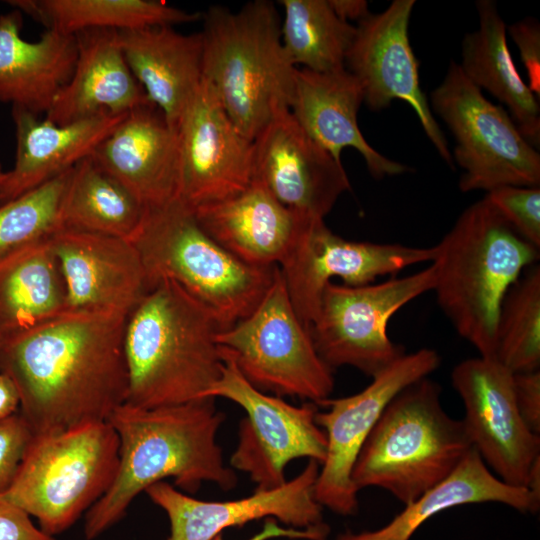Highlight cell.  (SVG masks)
Listing matches in <instances>:
<instances>
[{"mask_svg":"<svg viewBox=\"0 0 540 540\" xmlns=\"http://www.w3.org/2000/svg\"><path fill=\"white\" fill-rule=\"evenodd\" d=\"M126 319L66 311L0 341V373L14 381L34 435L106 422L126 402Z\"/></svg>","mask_w":540,"mask_h":540,"instance_id":"obj_1","label":"cell"},{"mask_svg":"<svg viewBox=\"0 0 540 540\" xmlns=\"http://www.w3.org/2000/svg\"><path fill=\"white\" fill-rule=\"evenodd\" d=\"M215 400L153 408L124 403L111 414L107 422L119 438L118 467L109 489L85 514L86 540L117 524L139 493L166 478L190 493L204 481L223 490L236 486L234 469L224 463L216 440L225 415Z\"/></svg>","mask_w":540,"mask_h":540,"instance_id":"obj_2","label":"cell"},{"mask_svg":"<svg viewBox=\"0 0 540 540\" xmlns=\"http://www.w3.org/2000/svg\"><path fill=\"white\" fill-rule=\"evenodd\" d=\"M216 314L171 280L157 282L128 314L125 403L153 408L205 397L221 377Z\"/></svg>","mask_w":540,"mask_h":540,"instance_id":"obj_3","label":"cell"},{"mask_svg":"<svg viewBox=\"0 0 540 540\" xmlns=\"http://www.w3.org/2000/svg\"><path fill=\"white\" fill-rule=\"evenodd\" d=\"M433 291L456 332L479 356L494 357L502 301L539 248L523 239L483 197L468 206L434 246Z\"/></svg>","mask_w":540,"mask_h":540,"instance_id":"obj_4","label":"cell"},{"mask_svg":"<svg viewBox=\"0 0 540 540\" xmlns=\"http://www.w3.org/2000/svg\"><path fill=\"white\" fill-rule=\"evenodd\" d=\"M203 77L237 129L250 141L290 110L297 68L281 40L275 5L266 0L239 11L213 5L202 13Z\"/></svg>","mask_w":540,"mask_h":540,"instance_id":"obj_5","label":"cell"},{"mask_svg":"<svg viewBox=\"0 0 540 540\" xmlns=\"http://www.w3.org/2000/svg\"><path fill=\"white\" fill-rule=\"evenodd\" d=\"M440 395V385L425 377L389 402L355 462L358 491L381 488L406 506L453 472L472 444Z\"/></svg>","mask_w":540,"mask_h":540,"instance_id":"obj_6","label":"cell"},{"mask_svg":"<svg viewBox=\"0 0 540 540\" xmlns=\"http://www.w3.org/2000/svg\"><path fill=\"white\" fill-rule=\"evenodd\" d=\"M130 241L141 257L150 288L161 280L177 283L209 307L225 328L255 309L278 267L252 266L232 255L179 198L147 208Z\"/></svg>","mask_w":540,"mask_h":540,"instance_id":"obj_7","label":"cell"},{"mask_svg":"<svg viewBox=\"0 0 540 540\" xmlns=\"http://www.w3.org/2000/svg\"><path fill=\"white\" fill-rule=\"evenodd\" d=\"M119 438L106 422L34 435L3 496L55 537L106 493L118 467Z\"/></svg>","mask_w":540,"mask_h":540,"instance_id":"obj_8","label":"cell"},{"mask_svg":"<svg viewBox=\"0 0 540 540\" xmlns=\"http://www.w3.org/2000/svg\"><path fill=\"white\" fill-rule=\"evenodd\" d=\"M219 347L256 389L318 405L334 388L333 369L319 356L297 316L279 268L255 309L217 335Z\"/></svg>","mask_w":540,"mask_h":540,"instance_id":"obj_9","label":"cell"},{"mask_svg":"<svg viewBox=\"0 0 540 540\" xmlns=\"http://www.w3.org/2000/svg\"><path fill=\"white\" fill-rule=\"evenodd\" d=\"M430 108L451 131L452 159L463 169L462 192L502 186L539 187L540 154L501 105L489 101L451 61L430 94Z\"/></svg>","mask_w":540,"mask_h":540,"instance_id":"obj_10","label":"cell"},{"mask_svg":"<svg viewBox=\"0 0 540 540\" xmlns=\"http://www.w3.org/2000/svg\"><path fill=\"white\" fill-rule=\"evenodd\" d=\"M435 282L433 264L377 284L330 282L309 327L319 356L331 369L351 366L371 378L376 376L405 353L388 337L390 318L415 298L433 291Z\"/></svg>","mask_w":540,"mask_h":540,"instance_id":"obj_11","label":"cell"},{"mask_svg":"<svg viewBox=\"0 0 540 540\" xmlns=\"http://www.w3.org/2000/svg\"><path fill=\"white\" fill-rule=\"evenodd\" d=\"M220 353L221 377L205 397L226 398L245 411L230 459L231 468L247 473L256 484L255 490H267L287 481L285 468L294 459L307 457L321 465L327 439L315 420L318 406L312 402L295 406L256 389L221 348Z\"/></svg>","mask_w":540,"mask_h":540,"instance_id":"obj_12","label":"cell"},{"mask_svg":"<svg viewBox=\"0 0 540 540\" xmlns=\"http://www.w3.org/2000/svg\"><path fill=\"white\" fill-rule=\"evenodd\" d=\"M434 257V246L350 241L332 232L324 219L305 218L278 268L297 316L309 328L333 278L347 286L367 285Z\"/></svg>","mask_w":540,"mask_h":540,"instance_id":"obj_13","label":"cell"},{"mask_svg":"<svg viewBox=\"0 0 540 540\" xmlns=\"http://www.w3.org/2000/svg\"><path fill=\"white\" fill-rule=\"evenodd\" d=\"M441 362L438 352L421 348L397 358L372 377L360 392L347 397L325 399L317 406L316 423L327 439L324 462L315 484V498L332 512L348 516L358 510V490L352 480L357 457L389 402L405 387L428 377Z\"/></svg>","mask_w":540,"mask_h":540,"instance_id":"obj_14","label":"cell"},{"mask_svg":"<svg viewBox=\"0 0 540 540\" xmlns=\"http://www.w3.org/2000/svg\"><path fill=\"white\" fill-rule=\"evenodd\" d=\"M451 378L464 404L462 421L472 447L499 479L524 488L540 456V437L518 411L514 373L494 357L478 356L458 363Z\"/></svg>","mask_w":540,"mask_h":540,"instance_id":"obj_15","label":"cell"},{"mask_svg":"<svg viewBox=\"0 0 540 540\" xmlns=\"http://www.w3.org/2000/svg\"><path fill=\"white\" fill-rule=\"evenodd\" d=\"M414 0H394L382 12L358 22L345 66L359 81L364 103L372 111L394 100L409 104L441 158L453 168L447 140L420 87L419 62L409 40Z\"/></svg>","mask_w":540,"mask_h":540,"instance_id":"obj_16","label":"cell"},{"mask_svg":"<svg viewBox=\"0 0 540 540\" xmlns=\"http://www.w3.org/2000/svg\"><path fill=\"white\" fill-rule=\"evenodd\" d=\"M178 135V198L192 209L232 197L251 184L252 141L237 129L204 77Z\"/></svg>","mask_w":540,"mask_h":540,"instance_id":"obj_17","label":"cell"},{"mask_svg":"<svg viewBox=\"0 0 540 540\" xmlns=\"http://www.w3.org/2000/svg\"><path fill=\"white\" fill-rule=\"evenodd\" d=\"M252 147V181L301 216L324 219L351 189L342 162L319 146L290 110L278 113Z\"/></svg>","mask_w":540,"mask_h":540,"instance_id":"obj_18","label":"cell"},{"mask_svg":"<svg viewBox=\"0 0 540 540\" xmlns=\"http://www.w3.org/2000/svg\"><path fill=\"white\" fill-rule=\"evenodd\" d=\"M320 466L309 459L302 472L283 485L255 490L237 500L195 499L165 481L151 485L145 493L169 518L167 540H212L226 528L241 527L262 518H274L290 527L303 529L324 523L323 507L315 498Z\"/></svg>","mask_w":540,"mask_h":540,"instance_id":"obj_19","label":"cell"},{"mask_svg":"<svg viewBox=\"0 0 540 540\" xmlns=\"http://www.w3.org/2000/svg\"><path fill=\"white\" fill-rule=\"evenodd\" d=\"M49 241L64 279L67 311L128 316L151 289L130 240L59 228Z\"/></svg>","mask_w":540,"mask_h":540,"instance_id":"obj_20","label":"cell"},{"mask_svg":"<svg viewBox=\"0 0 540 540\" xmlns=\"http://www.w3.org/2000/svg\"><path fill=\"white\" fill-rule=\"evenodd\" d=\"M90 157L146 209L178 198V130L149 101L130 110Z\"/></svg>","mask_w":540,"mask_h":540,"instance_id":"obj_21","label":"cell"},{"mask_svg":"<svg viewBox=\"0 0 540 540\" xmlns=\"http://www.w3.org/2000/svg\"><path fill=\"white\" fill-rule=\"evenodd\" d=\"M364 102L362 87L346 67L330 72L297 68L290 112L302 129L336 161L353 148L375 179L400 175L409 168L375 150L363 137L357 121Z\"/></svg>","mask_w":540,"mask_h":540,"instance_id":"obj_22","label":"cell"},{"mask_svg":"<svg viewBox=\"0 0 540 540\" xmlns=\"http://www.w3.org/2000/svg\"><path fill=\"white\" fill-rule=\"evenodd\" d=\"M127 113L101 112L57 125L46 118L40 120L25 109L12 107L16 156L13 168L0 182V205L49 182L91 156Z\"/></svg>","mask_w":540,"mask_h":540,"instance_id":"obj_23","label":"cell"},{"mask_svg":"<svg viewBox=\"0 0 540 540\" xmlns=\"http://www.w3.org/2000/svg\"><path fill=\"white\" fill-rule=\"evenodd\" d=\"M73 73L45 114L66 125L101 112L125 114L148 99L132 74L118 40V31L86 30L75 35Z\"/></svg>","mask_w":540,"mask_h":540,"instance_id":"obj_24","label":"cell"},{"mask_svg":"<svg viewBox=\"0 0 540 540\" xmlns=\"http://www.w3.org/2000/svg\"><path fill=\"white\" fill-rule=\"evenodd\" d=\"M126 62L149 102L178 130L203 79L201 32L183 34L159 25L118 31Z\"/></svg>","mask_w":540,"mask_h":540,"instance_id":"obj_25","label":"cell"},{"mask_svg":"<svg viewBox=\"0 0 540 540\" xmlns=\"http://www.w3.org/2000/svg\"><path fill=\"white\" fill-rule=\"evenodd\" d=\"M193 210L218 244L257 267L278 266L307 218L284 206L256 181L232 197Z\"/></svg>","mask_w":540,"mask_h":540,"instance_id":"obj_26","label":"cell"},{"mask_svg":"<svg viewBox=\"0 0 540 540\" xmlns=\"http://www.w3.org/2000/svg\"><path fill=\"white\" fill-rule=\"evenodd\" d=\"M22 27L21 11L0 15V102L46 114L73 73L76 37L46 30L30 42L22 38Z\"/></svg>","mask_w":540,"mask_h":540,"instance_id":"obj_27","label":"cell"},{"mask_svg":"<svg viewBox=\"0 0 540 540\" xmlns=\"http://www.w3.org/2000/svg\"><path fill=\"white\" fill-rule=\"evenodd\" d=\"M477 30L464 36L461 63L464 75L508 108L523 137L540 145V108L536 95L519 75L507 44V27L492 0L476 3Z\"/></svg>","mask_w":540,"mask_h":540,"instance_id":"obj_28","label":"cell"},{"mask_svg":"<svg viewBox=\"0 0 540 540\" xmlns=\"http://www.w3.org/2000/svg\"><path fill=\"white\" fill-rule=\"evenodd\" d=\"M497 502L521 513H536L540 504L523 487L499 479L472 447L453 472L424 492L385 526L361 533L346 532L337 540H410L436 514L455 506Z\"/></svg>","mask_w":540,"mask_h":540,"instance_id":"obj_29","label":"cell"},{"mask_svg":"<svg viewBox=\"0 0 540 540\" xmlns=\"http://www.w3.org/2000/svg\"><path fill=\"white\" fill-rule=\"evenodd\" d=\"M49 238L0 264V341L67 311L65 283Z\"/></svg>","mask_w":540,"mask_h":540,"instance_id":"obj_30","label":"cell"},{"mask_svg":"<svg viewBox=\"0 0 540 540\" xmlns=\"http://www.w3.org/2000/svg\"><path fill=\"white\" fill-rule=\"evenodd\" d=\"M14 9L46 30L73 35L94 29L116 31L192 23L202 13L187 12L155 0H9Z\"/></svg>","mask_w":540,"mask_h":540,"instance_id":"obj_31","label":"cell"},{"mask_svg":"<svg viewBox=\"0 0 540 540\" xmlns=\"http://www.w3.org/2000/svg\"><path fill=\"white\" fill-rule=\"evenodd\" d=\"M146 208L119 182L86 157L71 170L60 212V228L130 240Z\"/></svg>","mask_w":540,"mask_h":540,"instance_id":"obj_32","label":"cell"},{"mask_svg":"<svg viewBox=\"0 0 540 540\" xmlns=\"http://www.w3.org/2000/svg\"><path fill=\"white\" fill-rule=\"evenodd\" d=\"M281 40L289 61L313 72L345 68L356 26L341 20L328 0H280Z\"/></svg>","mask_w":540,"mask_h":540,"instance_id":"obj_33","label":"cell"},{"mask_svg":"<svg viewBox=\"0 0 540 540\" xmlns=\"http://www.w3.org/2000/svg\"><path fill=\"white\" fill-rule=\"evenodd\" d=\"M495 359L514 374L539 370V265L527 268L502 301L497 323Z\"/></svg>","mask_w":540,"mask_h":540,"instance_id":"obj_34","label":"cell"},{"mask_svg":"<svg viewBox=\"0 0 540 540\" xmlns=\"http://www.w3.org/2000/svg\"><path fill=\"white\" fill-rule=\"evenodd\" d=\"M71 170L0 205V264L60 228V205Z\"/></svg>","mask_w":540,"mask_h":540,"instance_id":"obj_35","label":"cell"},{"mask_svg":"<svg viewBox=\"0 0 540 540\" xmlns=\"http://www.w3.org/2000/svg\"><path fill=\"white\" fill-rule=\"evenodd\" d=\"M510 226L540 249V188L502 186L484 196Z\"/></svg>","mask_w":540,"mask_h":540,"instance_id":"obj_36","label":"cell"},{"mask_svg":"<svg viewBox=\"0 0 540 540\" xmlns=\"http://www.w3.org/2000/svg\"><path fill=\"white\" fill-rule=\"evenodd\" d=\"M33 436L20 413L0 420V495L13 484Z\"/></svg>","mask_w":540,"mask_h":540,"instance_id":"obj_37","label":"cell"},{"mask_svg":"<svg viewBox=\"0 0 540 540\" xmlns=\"http://www.w3.org/2000/svg\"><path fill=\"white\" fill-rule=\"evenodd\" d=\"M518 47L520 57L529 77V88L540 94V25L537 19L527 17L507 28Z\"/></svg>","mask_w":540,"mask_h":540,"instance_id":"obj_38","label":"cell"},{"mask_svg":"<svg viewBox=\"0 0 540 540\" xmlns=\"http://www.w3.org/2000/svg\"><path fill=\"white\" fill-rule=\"evenodd\" d=\"M514 393L518 411L527 427L540 433V371L514 374Z\"/></svg>","mask_w":540,"mask_h":540,"instance_id":"obj_39","label":"cell"},{"mask_svg":"<svg viewBox=\"0 0 540 540\" xmlns=\"http://www.w3.org/2000/svg\"><path fill=\"white\" fill-rule=\"evenodd\" d=\"M0 540H56L36 526L22 509L0 495Z\"/></svg>","mask_w":540,"mask_h":540,"instance_id":"obj_40","label":"cell"},{"mask_svg":"<svg viewBox=\"0 0 540 540\" xmlns=\"http://www.w3.org/2000/svg\"><path fill=\"white\" fill-rule=\"evenodd\" d=\"M330 532L327 524L322 523L318 526L308 528H283L278 525L274 518H267L263 529L248 540H269L273 538H289L303 540H326ZM212 540H224L222 533L215 536Z\"/></svg>","mask_w":540,"mask_h":540,"instance_id":"obj_41","label":"cell"},{"mask_svg":"<svg viewBox=\"0 0 540 540\" xmlns=\"http://www.w3.org/2000/svg\"><path fill=\"white\" fill-rule=\"evenodd\" d=\"M334 13L343 21L360 22L369 14L368 2L365 0H328Z\"/></svg>","mask_w":540,"mask_h":540,"instance_id":"obj_42","label":"cell"},{"mask_svg":"<svg viewBox=\"0 0 540 540\" xmlns=\"http://www.w3.org/2000/svg\"><path fill=\"white\" fill-rule=\"evenodd\" d=\"M20 405V396L14 381L0 373V420L16 413Z\"/></svg>","mask_w":540,"mask_h":540,"instance_id":"obj_43","label":"cell"},{"mask_svg":"<svg viewBox=\"0 0 540 540\" xmlns=\"http://www.w3.org/2000/svg\"><path fill=\"white\" fill-rule=\"evenodd\" d=\"M524 488L540 504V456L533 462Z\"/></svg>","mask_w":540,"mask_h":540,"instance_id":"obj_44","label":"cell"},{"mask_svg":"<svg viewBox=\"0 0 540 540\" xmlns=\"http://www.w3.org/2000/svg\"><path fill=\"white\" fill-rule=\"evenodd\" d=\"M5 173H6V172L3 171L2 166H1V164H0V182H1V181L3 180V178L5 177Z\"/></svg>","mask_w":540,"mask_h":540,"instance_id":"obj_45","label":"cell"}]
</instances>
